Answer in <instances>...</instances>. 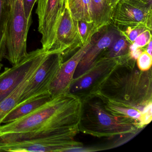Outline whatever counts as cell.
I'll return each instance as SVG.
<instances>
[{
	"label": "cell",
	"instance_id": "cell-1",
	"mask_svg": "<svg viewBox=\"0 0 152 152\" xmlns=\"http://www.w3.org/2000/svg\"><path fill=\"white\" fill-rule=\"evenodd\" d=\"M81 107V101L78 97L68 92L60 93L29 114L1 125L0 134L16 133L14 135L16 140L48 133L76 136L80 132Z\"/></svg>",
	"mask_w": 152,
	"mask_h": 152
},
{
	"label": "cell",
	"instance_id": "cell-2",
	"mask_svg": "<svg viewBox=\"0 0 152 152\" xmlns=\"http://www.w3.org/2000/svg\"><path fill=\"white\" fill-rule=\"evenodd\" d=\"M92 94L136 108L142 113L152 103L151 68L148 71H140L136 60L131 58L123 59Z\"/></svg>",
	"mask_w": 152,
	"mask_h": 152
},
{
	"label": "cell",
	"instance_id": "cell-3",
	"mask_svg": "<svg viewBox=\"0 0 152 152\" xmlns=\"http://www.w3.org/2000/svg\"><path fill=\"white\" fill-rule=\"evenodd\" d=\"M80 100L79 129L82 133L99 138L128 137L143 129L134 120L117 117L107 111L96 95Z\"/></svg>",
	"mask_w": 152,
	"mask_h": 152
},
{
	"label": "cell",
	"instance_id": "cell-4",
	"mask_svg": "<svg viewBox=\"0 0 152 152\" xmlns=\"http://www.w3.org/2000/svg\"><path fill=\"white\" fill-rule=\"evenodd\" d=\"M31 24L26 17L23 0H13L7 26L5 57L13 66L28 55L27 35Z\"/></svg>",
	"mask_w": 152,
	"mask_h": 152
},
{
	"label": "cell",
	"instance_id": "cell-5",
	"mask_svg": "<svg viewBox=\"0 0 152 152\" xmlns=\"http://www.w3.org/2000/svg\"><path fill=\"white\" fill-rule=\"evenodd\" d=\"M75 135L48 133L31 138L0 143L1 152H70L83 148V145L75 139Z\"/></svg>",
	"mask_w": 152,
	"mask_h": 152
},
{
	"label": "cell",
	"instance_id": "cell-6",
	"mask_svg": "<svg viewBox=\"0 0 152 152\" xmlns=\"http://www.w3.org/2000/svg\"><path fill=\"white\" fill-rule=\"evenodd\" d=\"M152 5L145 0H118L112 9L111 22L119 32L128 28L152 30Z\"/></svg>",
	"mask_w": 152,
	"mask_h": 152
},
{
	"label": "cell",
	"instance_id": "cell-7",
	"mask_svg": "<svg viewBox=\"0 0 152 152\" xmlns=\"http://www.w3.org/2000/svg\"><path fill=\"white\" fill-rule=\"evenodd\" d=\"M121 61L117 58L99 56L88 70L72 79L67 92L80 99L93 94Z\"/></svg>",
	"mask_w": 152,
	"mask_h": 152
},
{
	"label": "cell",
	"instance_id": "cell-8",
	"mask_svg": "<svg viewBox=\"0 0 152 152\" xmlns=\"http://www.w3.org/2000/svg\"><path fill=\"white\" fill-rule=\"evenodd\" d=\"M37 1L36 14L39 20L38 31L42 35V48L47 52H50L66 0H37Z\"/></svg>",
	"mask_w": 152,
	"mask_h": 152
},
{
	"label": "cell",
	"instance_id": "cell-9",
	"mask_svg": "<svg viewBox=\"0 0 152 152\" xmlns=\"http://www.w3.org/2000/svg\"><path fill=\"white\" fill-rule=\"evenodd\" d=\"M42 48L28 53L26 57L11 68L5 67L0 74V103L9 96L32 70L40 64L49 53Z\"/></svg>",
	"mask_w": 152,
	"mask_h": 152
},
{
	"label": "cell",
	"instance_id": "cell-10",
	"mask_svg": "<svg viewBox=\"0 0 152 152\" xmlns=\"http://www.w3.org/2000/svg\"><path fill=\"white\" fill-rule=\"evenodd\" d=\"M63 62V57L60 53H49L30 80L18 104L42 94L49 93L50 85Z\"/></svg>",
	"mask_w": 152,
	"mask_h": 152
},
{
	"label": "cell",
	"instance_id": "cell-11",
	"mask_svg": "<svg viewBox=\"0 0 152 152\" xmlns=\"http://www.w3.org/2000/svg\"><path fill=\"white\" fill-rule=\"evenodd\" d=\"M107 27V26H105L101 28L69 59L63 62L58 72L49 88V92L51 96L67 92L75 69L82 58L104 33Z\"/></svg>",
	"mask_w": 152,
	"mask_h": 152
},
{
	"label": "cell",
	"instance_id": "cell-12",
	"mask_svg": "<svg viewBox=\"0 0 152 152\" xmlns=\"http://www.w3.org/2000/svg\"><path fill=\"white\" fill-rule=\"evenodd\" d=\"M83 45L78 31L77 21L72 16L66 2L58 28L56 41L50 52L60 53L64 59L69 54Z\"/></svg>",
	"mask_w": 152,
	"mask_h": 152
},
{
	"label": "cell",
	"instance_id": "cell-13",
	"mask_svg": "<svg viewBox=\"0 0 152 152\" xmlns=\"http://www.w3.org/2000/svg\"><path fill=\"white\" fill-rule=\"evenodd\" d=\"M120 34L116 28L109 29L107 26L104 33L82 58L75 69L73 79L79 77L88 70L102 52L111 46Z\"/></svg>",
	"mask_w": 152,
	"mask_h": 152
},
{
	"label": "cell",
	"instance_id": "cell-14",
	"mask_svg": "<svg viewBox=\"0 0 152 152\" xmlns=\"http://www.w3.org/2000/svg\"><path fill=\"white\" fill-rule=\"evenodd\" d=\"M52 97L49 93H46L18 105L4 117L2 124H7L12 122L29 114L45 104Z\"/></svg>",
	"mask_w": 152,
	"mask_h": 152
},
{
	"label": "cell",
	"instance_id": "cell-15",
	"mask_svg": "<svg viewBox=\"0 0 152 152\" xmlns=\"http://www.w3.org/2000/svg\"><path fill=\"white\" fill-rule=\"evenodd\" d=\"M42 63L34 68L23 81L0 103V126L1 125L2 120L6 115L20 103L26 86Z\"/></svg>",
	"mask_w": 152,
	"mask_h": 152
},
{
	"label": "cell",
	"instance_id": "cell-16",
	"mask_svg": "<svg viewBox=\"0 0 152 152\" xmlns=\"http://www.w3.org/2000/svg\"><path fill=\"white\" fill-rule=\"evenodd\" d=\"M94 95V94H91ZM96 95L100 99L105 109L117 117L134 120L141 125V112L138 109L120 104L107 98Z\"/></svg>",
	"mask_w": 152,
	"mask_h": 152
},
{
	"label": "cell",
	"instance_id": "cell-17",
	"mask_svg": "<svg viewBox=\"0 0 152 152\" xmlns=\"http://www.w3.org/2000/svg\"><path fill=\"white\" fill-rule=\"evenodd\" d=\"M66 4L75 20L93 23L91 0H66Z\"/></svg>",
	"mask_w": 152,
	"mask_h": 152
},
{
	"label": "cell",
	"instance_id": "cell-18",
	"mask_svg": "<svg viewBox=\"0 0 152 152\" xmlns=\"http://www.w3.org/2000/svg\"><path fill=\"white\" fill-rule=\"evenodd\" d=\"M93 10V23L96 27L102 28L110 25L112 9L107 0H91Z\"/></svg>",
	"mask_w": 152,
	"mask_h": 152
},
{
	"label": "cell",
	"instance_id": "cell-19",
	"mask_svg": "<svg viewBox=\"0 0 152 152\" xmlns=\"http://www.w3.org/2000/svg\"><path fill=\"white\" fill-rule=\"evenodd\" d=\"M130 45V44L126 38L120 34L111 46L104 50L100 56L121 60L130 57L129 55Z\"/></svg>",
	"mask_w": 152,
	"mask_h": 152
},
{
	"label": "cell",
	"instance_id": "cell-20",
	"mask_svg": "<svg viewBox=\"0 0 152 152\" xmlns=\"http://www.w3.org/2000/svg\"><path fill=\"white\" fill-rule=\"evenodd\" d=\"M10 10L8 0H0V61L6 55V35Z\"/></svg>",
	"mask_w": 152,
	"mask_h": 152
},
{
	"label": "cell",
	"instance_id": "cell-21",
	"mask_svg": "<svg viewBox=\"0 0 152 152\" xmlns=\"http://www.w3.org/2000/svg\"><path fill=\"white\" fill-rule=\"evenodd\" d=\"M77 24L78 31L83 45L85 44L101 29L96 27L93 23L84 21H77Z\"/></svg>",
	"mask_w": 152,
	"mask_h": 152
},
{
	"label": "cell",
	"instance_id": "cell-22",
	"mask_svg": "<svg viewBox=\"0 0 152 152\" xmlns=\"http://www.w3.org/2000/svg\"><path fill=\"white\" fill-rule=\"evenodd\" d=\"M136 63L138 68L140 71H148L152 66V56L149 55L145 50H144L137 58Z\"/></svg>",
	"mask_w": 152,
	"mask_h": 152
},
{
	"label": "cell",
	"instance_id": "cell-23",
	"mask_svg": "<svg viewBox=\"0 0 152 152\" xmlns=\"http://www.w3.org/2000/svg\"><path fill=\"white\" fill-rule=\"evenodd\" d=\"M147 29H148L144 27L128 28L124 31L119 32L121 35H123L126 38L128 41L131 44L134 41L138 36Z\"/></svg>",
	"mask_w": 152,
	"mask_h": 152
},
{
	"label": "cell",
	"instance_id": "cell-24",
	"mask_svg": "<svg viewBox=\"0 0 152 152\" xmlns=\"http://www.w3.org/2000/svg\"><path fill=\"white\" fill-rule=\"evenodd\" d=\"M151 32V30L148 29L145 30V31L138 36L133 42H134L139 48L145 47L148 44L150 41L152 40Z\"/></svg>",
	"mask_w": 152,
	"mask_h": 152
},
{
	"label": "cell",
	"instance_id": "cell-25",
	"mask_svg": "<svg viewBox=\"0 0 152 152\" xmlns=\"http://www.w3.org/2000/svg\"><path fill=\"white\" fill-rule=\"evenodd\" d=\"M37 0H23L24 8L26 19L32 23V12Z\"/></svg>",
	"mask_w": 152,
	"mask_h": 152
},
{
	"label": "cell",
	"instance_id": "cell-26",
	"mask_svg": "<svg viewBox=\"0 0 152 152\" xmlns=\"http://www.w3.org/2000/svg\"><path fill=\"white\" fill-rule=\"evenodd\" d=\"M142 48H138L136 50L129 52V55L131 58L137 60V58L142 53L143 51L145 50H143Z\"/></svg>",
	"mask_w": 152,
	"mask_h": 152
},
{
	"label": "cell",
	"instance_id": "cell-27",
	"mask_svg": "<svg viewBox=\"0 0 152 152\" xmlns=\"http://www.w3.org/2000/svg\"><path fill=\"white\" fill-rule=\"evenodd\" d=\"M148 47L147 48L146 51L150 56H152V40L150 41L148 44H147Z\"/></svg>",
	"mask_w": 152,
	"mask_h": 152
},
{
	"label": "cell",
	"instance_id": "cell-28",
	"mask_svg": "<svg viewBox=\"0 0 152 152\" xmlns=\"http://www.w3.org/2000/svg\"><path fill=\"white\" fill-rule=\"evenodd\" d=\"M118 1V0H107L108 5L110 6V7L112 9V10Z\"/></svg>",
	"mask_w": 152,
	"mask_h": 152
},
{
	"label": "cell",
	"instance_id": "cell-29",
	"mask_svg": "<svg viewBox=\"0 0 152 152\" xmlns=\"http://www.w3.org/2000/svg\"><path fill=\"white\" fill-rule=\"evenodd\" d=\"M8 1L9 4L10 6L11 7V4H12L13 0H8Z\"/></svg>",
	"mask_w": 152,
	"mask_h": 152
},
{
	"label": "cell",
	"instance_id": "cell-30",
	"mask_svg": "<svg viewBox=\"0 0 152 152\" xmlns=\"http://www.w3.org/2000/svg\"><path fill=\"white\" fill-rule=\"evenodd\" d=\"M147 2H148L150 5H152V0H145Z\"/></svg>",
	"mask_w": 152,
	"mask_h": 152
},
{
	"label": "cell",
	"instance_id": "cell-31",
	"mask_svg": "<svg viewBox=\"0 0 152 152\" xmlns=\"http://www.w3.org/2000/svg\"><path fill=\"white\" fill-rule=\"evenodd\" d=\"M3 65L2 64L0 63V70H1V68L3 67Z\"/></svg>",
	"mask_w": 152,
	"mask_h": 152
},
{
	"label": "cell",
	"instance_id": "cell-32",
	"mask_svg": "<svg viewBox=\"0 0 152 152\" xmlns=\"http://www.w3.org/2000/svg\"><path fill=\"white\" fill-rule=\"evenodd\" d=\"M1 136V134H0V136Z\"/></svg>",
	"mask_w": 152,
	"mask_h": 152
}]
</instances>
